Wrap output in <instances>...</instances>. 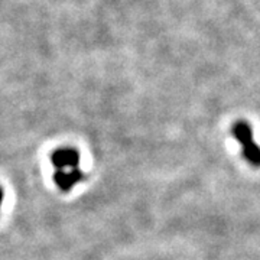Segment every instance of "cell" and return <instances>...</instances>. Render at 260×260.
<instances>
[{
    "mask_svg": "<svg viewBox=\"0 0 260 260\" xmlns=\"http://www.w3.org/2000/svg\"><path fill=\"white\" fill-rule=\"evenodd\" d=\"M54 182L62 192H70L84 179L80 155L73 148H61L52 153Z\"/></svg>",
    "mask_w": 260,
    "mask_h": 260,
    "instance_id": "6da1fadb",
    "label": "cell"
},
{
    "mask_svg": "<svg viewBox=\"0 0 260 260\" xmlns=\"http://www.w3.org/2000/svg\"><path fill=\"white\" fill-rule=\"evenodd\" d=\"M233 136L239 140L242 146L243 158L246 159L251 167L260 168V146L253 139V130L250 124L244 120L236 121L232 127Z\"/></svg>",
    "mask_w": 260,
    "mask_h": 260,
    "instance_id": "7a4b0ae2",
    "label": "cell"
},
{
    "mask_svg": "<svg viewBox=\"0 0 260 260\" xmlns=\"http://www.w3.org/2000/svg\"><path fill=\"white\" fill-rule=\"evenodd\" d=\"M3 201H5V191H3V188L0 186V208H2V205H3Z\"/></svg>",
    "mask_w": 260,
    "mask_h": 260,
    "instance_id": "3957f363",
    "label": "cell"
}]
</instances>
